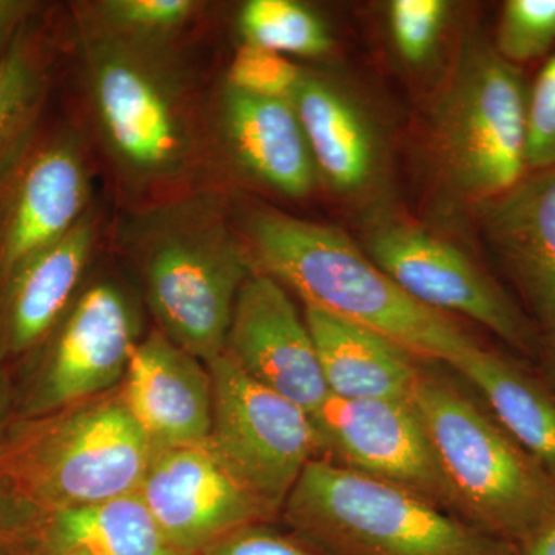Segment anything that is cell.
Instances as JSON below:
<instances>
[{"instance_id":"6da1fadb","label":"cell","mask_w":555,"mask_h":555,"mask_svg":"<svg viewBox=\"0 0 555 555\" xmlns=\"http://www.w3.org/2000/svg\"><path fill=\"white\" fill-rule=\"evenodd\" d=\"M247 233L261 272L294 288L306 308L366 327L429 363L452 367L480 345L409 297L341 230L266 208L251 215Z\"/></svg>"},{"instance_id":"7a4b0ae2","label":"cell","mask_w":555,"mask_h":555,"mask_svg":"<svg viewBox=\"0 0 555 555\" xmlns=\"http://www.w3.org/2000/svg\"><path fill=\"white\" fill-rule=\"evenodd\" d=\"M412 404L456 517L517 546L555 509V480L454 382L423 367Z\"/></svg>"},{"instance_id":"3957f363","label":"cell","mask_w":555,"mask_h":555,"mask_svg":"<svg viewBox=\"0 0 555 555\" xmlns=\"http://www.w3.org/2000/svg\"><path fill=\"white\" fill-rule=\"evenodd\" d=\"M287 524L326 555H517V547L425 496L313 460L283 506Z\"/></svg>"},{"instance_id":"277c9868","label":"cell","mask_w":555,"mask_h":555,"mask_svg":"<svg viewBox=\"0 0 555 555\" xmlns=\"http://www.w3.org/2000/svg\"><path fill=\"white\" fill-rule=\"evenodd\" d=\"M155 448L120 403L36 415L0 437V500L60 513L139 491Z\"/></svg>"},{"instance_id":"5b68a950","label":"cell","mask_w":555,"mask_h":555,"mask_svg":"<svg viewBox=\"0 0 555 555\" xmlns=\"http://www.w3.org/2000/svg\"><path fill=\"white\" fill-rule=\"evenodd\" d=\"M155 229L144 254L150 308L170 341L208 364L224 353L250 261L211 214L179 211Z\"/></svg>"},{"instance_id":"8992f818","label":"cell","mask_w":555,"mask_h":555,"mask_svg":"<svg viewBox=\"0 0 555 555\" xmlns=\"http://www.w3.org/2000/svg\"><path fill=\"white\" fill-rule=\"evenodd\" d=\"M526 104L516 65L491 47L463 54L433 129L438 167L456 193L483 204L525 177Z\"/></svg>"},{"instance_id":"52a82bcc","label":"cell","mask_w":555,"mask_h":555,"mask_svg":"<svg viewBox=\"0 0 555 555\" xmlns=\"http://www.w3.org/2000/svg\"><path fill=\"white\" fill-rule=\"evenodd\" d=\"M214 392L208 448L270 513L283 509L324 443L315 418L248 377L222 353L207 364Z\"/></svg>"},{"instance_id":"ba28073f","label":"cell","mask_w":555,"mask_h":555,"mask_svg":"<svg viewBox=\"0 0 555 555\" xmlns=\"http://www.w3.org/2000/svg\"><path fill=\"white\" fill-rule=\"evenodd\" d=\"M89 50L91 101L109 150L142 181L182 170L190 141L173 83L147 49L107 36Z\"/></svg>"},{"instance_id":"9c48e42d","label":"cell","mask_w":555,"mask_h":555,"mask_svg":"<svg viewBox=\"0 0 555 555\" xmlns=\"http://www.w3.org/2000/svg\"><path fill=\"white\" fill-rule=\"evenodd\" d=\"M364 251L420 305L470 318L511 349L535 358V324L454 244L412 222L386 219L369 229Z\"/></svg>"},{"instance_id":"30bf717a","label":"cell","mask_w":555,"mask_h":555,"mask_svg":"<svg viewBox=\"0 0 555 555\" xmlns=\"http://www.w3.org/2000/svg\"><path fill=\"white\" fill-rule=\"evenodd\" d=\"M313 418L323 437L324 459L400 486L454 514L447 480L411 398L343 400L331 396Z\"/></svg>"},{"instance_id":"8fae6325","label":"cell","mask_w":555,"mask_h":555,"mask_svg":"<svg viewBox=\"0 0 555 555\" xmlns=\"http://www.w3.org/2000/svg\"><path fill=\"white\" fill-rule=\"evenodd\" d=\"M139 494L182 554L273 516L207 443L156 451Z\"/></svg>"},{"instance_id":"7c38bea8","label":"cell","mask_w":555,"mask_h":555,"mask_svg":"<svg viewBox=\"0 0 555 555\" xmlns=\"http://www.w3.org/2000/svg\"><path fill=\"white\" fill-rule=\"evenodd\" d=\"M56 328L28 397L31 416L60 411L116 385L138 345L129 301L112 283L87 288Z\"/></svg>"},{"instance_id":"4fadbf2b","label":"cell","mask_w":555,"mask_h":555,"mask_svg":"<svg viewBox=\"0 0 555 555\" xmlns=\"http://www.w3.org/2000/svg\"><path fill=\"white\" fill-rule=\"evenodd\" d=\"M224 353L248 377L309 414L331 397L306 318L268 273L251 272L241 287Z\"/></svg>"},{"instance_id":"5bb4252c","label":"cell","mask_w":555,"mask_h":555,"mask_svg":"<svg viewBox=\"0 0 555 555\" xmlns=\"http://www.w3.org/2000/svg\"><path fill=\"white\" fill-rule=\"evenodd\" d=\"M89 177L78 142L56 137L40 145L14 175L0 214V284L86 217Z\"/></svg>"},{"instance_id":"9a60e30c","label":"cell","mask_w":555,"mask_h":555,"mask_svg":"<svg viewBox=\"0 0 555 555\" xmlns=\"http://www.w3.org/2000/svg\"><path fill=\"white\" fill-rule=\"evenodd\" d=\"M124 378V406L155 451L207 443L214 392L203 361L156 332L134 346Z\"/></svg>"},{"instance_id":"2e32d148","label":"cell","mask_w":555,"mask_h":555,"mask_svg":"<svg viewBox=\"0 0 555 555\" xmlns=\"http://www.w3.org/2000/svg\"><path fill=\"white\" fill-rule=\"evenodd\" d=\"M93 246V219L86 215L0 284V356L28 352L60 326Z\"/></svg>"},{"instance_id":"e0dca14e","label":"cell","mask_w":555,"mask_h":555,"mask_svg":"<svg viewBox=\"0 0 555 555\" xmlns=\"http://www.w3.org/2000/svg\"><path fill=\"white\" fill-rule=\"evenodd\" d=\"M489 246L532 309L555 302V167L526 173L486 201Z\"/></svg>"},{"instance_id":"ac0fdd59","label":"cell","mask_w":555,"mask_h":555,"mask_svg":"<svg viewBox=\"0 0 555 555\" xmlns=\"http://www.w3.org/2000/svg\"><path fill=\"white\" fill-rule=\"evenodd\" d=\"M222 118L230 150L251 178L291 198L312 192L317 167L292 100L228 89Z\"/></svg>"},{"instance_id":"d6986e66","label":"cell","mask_w":555,"mask_h":555,"mask_svg":"<svg viewBox=\"0 0 555 555\" xmlns=\"http://www.w3.org/2000/svg\"><path fill=\"white\" fill-rule=\"evenodd\" d=\"M324 382L343 400H409L422 375L420 360L366 327L306 308Z\"/></svg>"},{"instance_id":"ffe728a7","label":"cell","mask_w":555,"mask_h":555,"mask_svg":"<svg viewBox=\"0 0 555 555\" xmlns=\"http://www.w3.org/2000/svg\"><path fill=\"white\" fill-rule=\"evenodd\" d=\"M292 104L317 171L338 192L367 188L378 167V142L363 109L334 83L306 73Z\"/></svg>"},{"instance_id":"44dd1931","label":"cell","mask_w":555,"mask_h":555,"mask_svg":"<svg viewBox=\"0 0 555 555\" xmlns=\"http://www.w3.org/2000/svg\"><path fill=\"white\" fill-rule=\"evenodd\" d=\"M485 406L555 480V389L516 358L478 345L452 366Z\"/></svg>"},{"instance_id":"7402d4cb","label":"cell","mask_w":555,"mask_h":555,"mask_svg":"<svg viewBox=\"0 0 555 555\" xmlns=\"http://www.w3.org/2000/svg\"><path fill=\"white\" fill-rule=\"evenodd\" d=\"M57 539L90 555H184L137 492L54 514Z\"/></svg>"},{"instance_id":"603a6c76","label":"cell","mask_w":555,"mask_h":555,"mask_svg":"<svg viewBox=\"0 0 555 555\" xmlns=\"http://www.w3.org/2000/svg\"><path fill=\"white\" fill-rule=\"evenodd\" d=\"M46 93V65L39 50L22 33L0 60V184L13 175L27 152Z\"/></svg>"},{"instance_id":"cb8c5ba5","label":"cell","mask_w":555,"mask_h":555,"mask_svg":"<svg viewBox=\"0 0 555 555\" xmlns=\"http://www.w3.org/2000/svg\"><path fill=\"white\" fill-rule=\"evenodd\" d=\"M240 30L246 43L283 56L317 57L332 46L320 16L294 0H250L241 10Z\"/></svg>"},{"instance_id":"d4e9b609","label":"cell","mask_w":555,"mask_h":555,"mask_svg":"<svg viewBox=\"0 0 555 555\" xmlns=\"http://www.w3.org/2000/svg\"><path fill=\"white\" fill-rule=\"evenodd\" d=\"M196 7L192 0H107L100 13L109 36L147 49L181 30Z\"/></svg>"},{"instance_id":"484cf974","label":"cell","mask_w":555,"mask_h":555,"mask_svg":"<svg viewBox=\"0 0 555 555\" xmlns=\"http://www.w3.org/2000/svg\"><path fill=\"white\" fill-rule=\"evenodd\" d=\"M555 43V0H507L500 16L495 51L509 64L545 54Z\"/></svg>"},{"instance_id":"4316f807","label":"cell","mask_w":555,"mask_h":555,"mask_svg":"<svg viewBox=\"0 0 555 555\" xmlns=\"http://www.w3.org/2000/svg\"><path fill=\"white\" fill-rule=\"evenodd\" d=\"M302 73L283 54L244 43L230 64L229 90L248 96L292 100Z\"/></svg>"},{"instance_id":"83f0119b","label":"cell","mask_w":555,"mask_h":555,"mask_svg":"<svg viewBox=\"0 0 555 555\" xmlns=\"http://www.w3.org/2000/svg\"><path fill=\"white\" fill-rule=\"evenodd\" d=\"M443 0H393L389 27L398 53L412 65L423 64L436 50L448 16Z\"/></svg>"},{"instance_id":"f1b7e54d","label":"cell","mask_w":555,"mask_h":555,"mask_svg":"<svg viewBox=\"0 0 555 555\" xmlns=\"http://www.w3.org/2000/svg\"><path fill=\"white\" fill-rule=\"evenodd\" d=\"M525 159L531 171L555 167V54L528 91Z\"/></svg>"},{"instance_id":"f546056e","label":"cell","mask_w":555,"mask_h":555,"mask_svg":"<svg viewBox=\"0 0 555 555\" xmlns=\"http://www.w3.org/2000/svg\"><path fill=\"white\" fill-rule=\"evenodd\" d=\"M204 555H326L309 543H299L278 534L264 524L244 526L222 537L204 551Z\"/></svg>"},{"instance_id":"4dcf8cb0","label":"cell","mask_w":555,"mask_h":555,"mask_svg":"<svg viewBox=\"0 0 555 555\" xmlns=\"http://www.w3.org/2000/svg\"><path fill=\"white\" fill-rule=\"evenodd\" d=\"M537 356L543 377L555 389V302L535 310Z\"/></svg>"},{"instance_id":"1f68e13d","label":"cell","mask_w":555,"mask_h":555,"mask_svg":"<svg viewBox=\"0 0 555 555\" xmlns=\"http://www.w3.org/2000/svg\"><path fill=\"white\" fill-rule=\"evenodd\" d=\"M36 10L35 2L0 0V60L9 53L22 33L25 22Z\"/></svg>"},{"instance_id":"d6a6232c","label":"cell","mask_w":555,"mask_h":555,"mask_svg":"<svg viewBox=\"0 0 555 555\" xmlns=\"http://www.w3.org/2000/svg\"><path fill=\"white\" fill-rule=\"evenodd\" d=\"M516 547L517 555H555V509Z\"/></svg>"},{"instance_id":"836d02e7","label":"cell","mask_w":555,"mask_h":555,"mask_svg":"<svg viewBox=\"0 0 555 555\" xmlns=\"http://www.w3.org/2000/svg\"><path fill=\"white\" fill-rule=\"evenodd\" d=\"M2 408H3V387H2V382H0V414H2Z\"/></svg>"},{"instance_id":"e575fe53","label":"cell","mask_w":555,"mask_h":555,"mask_svg":"<svg viewBox=\"0 0 555 555\" xmlns=\"http://www.w3.org/2000/svg\"><path fill=\"white\" fill-rule=\"evenodd\" d=\"M69 555H90V554L82 553V551H75V553L69 554Z\"/></svg>"}]
</instances>
